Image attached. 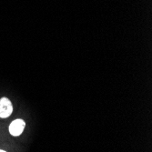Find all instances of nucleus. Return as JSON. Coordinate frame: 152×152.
Returning <instances> with one entry per match:
<instances>
[{
	"label": "nucleus",
	"instance_id": "1",
	"mask_svg": "<svg viewBox=\"0 0 152 152\" xmlns=\"http://www.w3.org/2000/svg\"><path fill=\"white\" fill-rule=\"evenodd\" d=\"M26 127V123L23 119H16L11 122V124L9 125V133L14 136V137H18V136H20L23 131H24V129Z\"/></svg>",
	"mask_w": 152,
	"mask_h": 152
},
{
	"label": "nucleus",
	"instance_id": "2",
	"mask_svg": "<svg viewBox=\"0 0 152 152\" xmlns=\"http://www.w3.org/2000/svg\"><path fill=\"white\" fill-rule=\"evenodd\" d=\"M13 112V106L11 101L7 98H2L0 99V118H8Z\"/></svg>",
	"mask_w": 152,
	"mask_h": 152
},
{
	"label": "nucleus",
	"instance_id": "3",
	"mask_svg": "<svg viewBox=\"0 0 152 152\" xmlns=\"http://www.w3.org/2000/svg\"><path fill=\"white\" fill-rule=\"evenodd\" d=\"M0 152H7V151H5V150H3V149H0Z\"/></svg>",
	"mask_w": 152,
	"mask_h": 152
}]
</instances>
